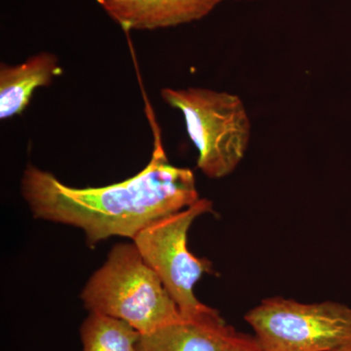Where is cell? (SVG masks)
<instances>
[{
  "instance_id": "obj_1",
  "label": "cell",
  "mask_w": 351,
  "mask_h": 351,
  "mask_svg": "<svg viewBox=\"0 0 351 351\" xmlns=\"http://www.w3.org/2000/svg\"><path fill=\"white\" fill-rule=\"evenodd\" d=\"M147 110L154 136L151 160L124 181L73 188L29 164L21 191L34 218L80 228L93 247L113 237L133 239L154 221L199 201L195 173L170 162L154 113Z\"/></svg>"
},
{
  "instance_id": "obj_9",
  "label": "cell",
  "mask_w": 351,
  "mask_h": 351,
  "mask_svg": "<svg viewBox=\"0 0 351 351\" xmlns=\"http://www.w3.org/2000/svg\"><path fill=\"white\" fill-rule=\"evenodd\" d=\"M140 332L124 321L89 313L80 328L82 351H138Z\"/></svg>"
},
{
  "instance_id": "obj_5",
  "label": "cell",
  "mask_w": 351,
  "mask_h": 351,
  "mask_svg": "<svg viewBox=\"0 0 351 351\" xmlns=\"http://www.w3.org/2000/svg\"><path fill=\"white\" fill-rule=\"evenodd\" d=\"M211 201L201 198L195 204L154 221L132 241L145 263L160 279L182 317H200L214 308L196 298L195 284L211 274L212 263L189 251V230L198 217L212 211Z\"/></svg>"
},
{
  "instance_id": "obj_3",
  "label": "cell",
  "mask_w": 351,
  "mask_h": 351,
  "mask_svg": "<svg viewBox=\"0 0 351 351\" xmlns=\"http://www.w3.org/2000/svg\"><path fill=\"white\" fill-rule=\"evenodd\" d=\"M161 97L184 115L203 174L210 179L232 174L244 158L251 138L250 119L241 99L199 87L164 88Z\"/></svg>"
},
{
  "instance_id": "obj_2",
  "label": "cell",
  "mask_w": 351,
  "mask_h": 351,
  "mask_svg": "<svg viewBox=\"0 0 351 351\" xmlns=\"http://www.w3.org/2000/svg\"><path fill=\"white\" fill-rule=\"evenodd\" d=\"M82 300L90 313L124 321L141 335L182 318L160 279L134 243L113 247L105 263L83 288Z\"/></svg>"
},
{
  "instance_id": "obj_11",
  "label": "cell",
  "mask_w": 351,
  "mask_h": 351,
  "mask_svg": "<svg viewBox=\"0 0 351 351\" xmlns=\"http://www.w3.org/2000/svg\"><path fill=\"white\" fill-rule=\"evenodd\" d=\"M336 351H351V343H348V345L343 346V348H341L339 350Z\"/></svg>"
},
{
  "instance_id": "obj_6",
  "label": "cell",
  "mask_w": 351,
  "mask_h": 351,
  "mask_svg": "<svg viewBox=\"0 0 351 351\" xmlns=\"http://www.w3.org/2000/svg\"><path fill=\"white\" fill-rule=\"evenodd\" d=\"M221 0H97L126 31L175 27L202 19Z\"/></svg>"
},
{
  "instance_id": "obj_4",
  "label": "cell",
  "mask_w": 351,
  "mask_h": 351,
  "mask_svg": "<svg viewBox=\"0 0 351 351\" xmlns=\"http://www.w3.org/2000/svg\"><path fill=\"white\" fill-rule=\"evenodd\" d=\"M244 319L263 351H336L351 343V307L341 302L306 304L276 295Z\"/></svg>"
},
{
  "instance_id": "obj_8",
  "label": "cell",
  "mask_w": 351,
  "mask_h": 351,
  "mask_svg": "<svg viewBox=\"0 0 351 351\" xmlns=\"http://www.w3.org/2000/svg\"><path fill=\"white\" fill-rule=\"evenodd\" d=\"M59 61L51 53H39L20 64L0 69V119L21 114L38 87L48 86L61 75Z\"/></svg>"
},
{
  "instance_id": "obj_7",
  "label": "cell",
  "mask_w": 351,
  "mask_h": 351,
  "mask_svg": "<svg viewBox=\"0 0 351 351\" xmlns=\"http://www.w3.org/2000/svg\"><path fill=\"white\" fill-rule=\"evenodd\" d=\"M237 332L213 309L200 317H182L140 335L138 351H226Z\"/></svg>"
},
{
  "instance_id": "obj_10",
  "label": "cell",
  "mask_w": 351,
  "mask_h": 351,
  "mask_svg": "<svg viewBox=\"0 0 351 351\" xmlns=\"http://www.w3.org/2000/svg\"><path fill=\"white\" fill-rule=\"evenodd\" d=\"M226 351H263V350L255 337L237 332Z\"/></svg>"
}]
</instances>
